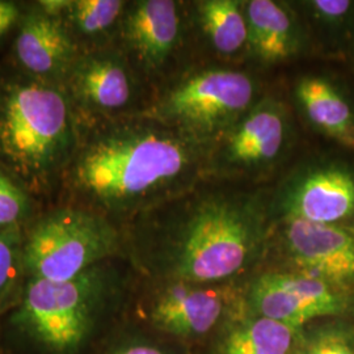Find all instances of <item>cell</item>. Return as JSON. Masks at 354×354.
<instances>
[{
  "label": "cell",
  "instance_id": "6da1fadb",
  "mask_svg": "<svg viewBox=\"0 0 354 354\" xmlns=\"http://www.w3.org/2000/svg\"><path fill=\"white\" fill-rule=\"evenodd\" d=\"M206 140L165 124H122L79 152L76 188L113 212H127L188 188L203 171Z\"/></svg>",
  "mask_w": 354,
  "mask_h": 354
},
{
  "label": "cell",
  "instance_id": "7a4b0ae2",
  "mask_svg": "<svg viewBox=\"0 0 354 354\" xmlns=\"http://www.w3.org/2000/svg\"><path fill=\"white\" fill-rule=\"evenodd\" d=\"M114 290V277L102 264L68 281L28 279L0 313V352L86 353Z\"/></svg>",
  "mask_w": 354,
  "mask_h": 354
},
{
  "label": "cell",
  "instance_id": "3957f363",
  "mask_svg": "<svg viewBox=\"0 0 354 354\" xmlns=\"http://www.w3.org/2000/svg\"><path fill=\"white\" fill-rule=\"evenodd\" d=\"M169 268L187 282L228 279L250 263L264 236V201L243 193H210L187 203Z\"/></svg>",
  "mask_w": 354,
  "mask_h": 354
},
{
  "label": "cell",
  "instance_id": "277c9868",
  "mask_svg": "<svg viewBox=\"0 0 354 354\" xmlns=\"http://www.w3.org/2000/svg\"><path fill=\"white\" fill-rule=\"evenodd\" d=\"M73 142L68 104L64 95L44 84L17 86L0 108V152L28 175L58 165Z\"/></svg>",
  "mask_w": 354,
  "mask_h": 354
},
{
  "label": "cell",
  "instance_id": "5b68a950",
  "mask_svg": "<svg viewBox=\"0 0 354 354\" xmlns=\"http://www.w3.org/2000/svg\"><path fill=\"white\" fill-rule=\"evenodd\" d=\"M118 250V234L102 215L62 209L42 218L21 248L28 279L68 281Z\"/></svg>",
  "mask_w": 354,
  "mask_h": 354
},
{
  "label": "cell",
  "instance_id": "8992f818",
  "mask_svg": "<svg viewBox=\"0 0 354 354\" xmlns=\"http://www.w3.org/2000/svg\"><path fill=\"white\" fill-rule=\"evenodd\" d=\"M256 83L236 70L209 68L181 80L171 89L159 114L168 127L207 140L227 131L253 105Z\"/></svg>",
  "mask_w": 354,
  "mask_h": 354
},
{
  "label": "cell",
  "instance_id": "52a82bcc",
  "mask_svg": "<svg viewBox=\"0 0 354 354\" xmlns=\"http://www.w3.org/2000/svg\"><path fill=\"white\" fill-rule=\"evenodd\" d=\"M289 133L285 109L272 99L256 102L223 133L219 163L232 172H254L273 165Z\"/></svg>",
  "mask_w": 354,
  "mask_h": 354
},
{
  "label": "cell",
  "instance_id": "ba28073f",
  "mask_svg": "<svg viewBox=\"0 0 354 354\" xmlns=\"http://www.w3.org/2000/svg\"><path fill=\"white\" fill-rule=\"evenodd\" d=\"M251 299L263 317L295 329L311 319L336 315L342 308L330 285L304 273L264 274L253 283Z\"/></svg>",
  "mask_w": 354,
  "mask_h": 354
},
{
  "label": "cell",
  "instance_id": "9c48e42d",
  "mask_svg": "<svg viewBox=\"0 0 354 354\" xmlns=\"http://www.w3.org/2000/svg\"><path fill=\"white\" fill-rule=\"evenodd\" d=\"M286 219L335 225L354 214V174L340 165H319L299 174L281 194Z\"/></svg>",
  "mask_w": 354,
  "mask_h": 354
},
{
  "label": "cell",
  "instance_id": "30bf717a",
  "mask_svg": "<svg viewBox=\"0 0 354 354\" xmlns=\"http://www.w3.org/2000/svg\"><path fill=\"white\" fill-rule=\"evenodd\" d=\"M286 243L304 274L342 285L354 279V238L335 225L288 219Z\"/></svg>",
  "mask_w": 354,
  "mask_h": 354
},
{
  "label": "cell",
  "instance_id": "8fae6325",
  "mask_svg": "<svg viewBox=\"0 0 354 354\" xmlns=\"http://www.w3.org/2000/svg\"><path fill=\"white\" fill-rule=\"evenodd\" d=\"M124 35L127 45L147 68L156 70L176 50L181 17L176 1L142 0L127 15Z\"/></svg>",
  "mask_w": 354,
  "mask_h": 354
},
{
  "label": "cell",
  "instance_id": "7c38bea8",
  "mask_svg": "<svg viewBox=\"0 0 354 354\" xmlns=\"http://www.w3.org/2000/svg\"><path fill=\"white\" fill-rule=\"evenodd\" d=\"M222 314V299L213 290L177 283L163 291L152 306L155 327L177 336L200 335L212 328Z\"/></svg>",
  "mask_w": 354,
  "mask_h": 354
},
{
  "label": "cell",
  "instance_id": "4fadbf2b",
  "mask_svg": "<svg viewBox=\"0 0 354 354\" xmlns=\"http://www.w3.org/2000/svg\"><path fill=\"white\" fill-rule=\"evenodd\" d=\"M244 11L248 46L261 62H283L299 51V29L288 8L272 0H251Z\"/></svg>",
  "mask_w": 354,
  "mask_h": 354
},
{
  "label": "cell",
  "instance_id": "5bb4252c",
  "mask_svg": "<svg viewBox=\"0 0 354 354\" xmlns=\"http://www.w3.org/2000/svg\"><path fill=\"white\" fill-rule=\"evenodd\" d=\"M76 97L95 111L113 112L131 100L133 83L122 59L97 54L77 64L73 76Z\"/></svg>",
  "mask_w": 354,
  "mask_h": 354
},
{
  "label": "cell",
  "instance_id": "9a60e30c",
  "mask_svg": "<svg viewBox=\"0 0 354 354\" xmlns=\"http://www.w3.org/2000/svg\"><path fill=\"white\" fill-rule=\"evenodd\" d=\"M70 36L53 16H29L16 39L19 61L33 74L53 75L66 68L73 58Z\"/></svg>",
  "mask_w": 354,
  "mask_h": 354
},
{
  "label": "cell",
  "instance_id": "2e32d148",
  "mask_svg": "<svg viewBox=\"0 0 354 354\" xmlns=\"http://www.w3.org/2000/svg\"><path fill=\"white\" fill-rule=\"evenodd\" d=\"M310 122L328 137L354 147V114L349 102L327 79L306 76L295 89Z\"/></svg>",
  "mask_w": 354,
  "mask_h": 354
},
{
  "label": "cell",
  "instance_id": "e0dca14e",
  "mask_svg": "<svg viewBox=\"0 0 354 354\" xmlns=\"http://www.w3.org/2000/svg\"><path fill=\"white\" fill-rule=\"evenodd\" d=\"M236 0H205L197 6L203 35L219 54L232 55L248 45L244 6Z\"/></svg>",
  "mask_w": 354,
  "mask_h": 354
},
{
  "label": "cell",
  "instance_id": "ac0fdd59",
  "mask_svg": "<svg viewBox=\"0 0 354 354\" xmlns=\"http://www.w3.org/2000/svg\"><path fill=\"white\" fill-rule=\"evenodd\" d=\"M295 330L261 317L231 332L223 344V354H289Z\"/></svg>",
  "mask_w": 354,
  "mask_h": 354
},
{
  "label": "cell",
  "instance_id": "d6986e66",
  "mask_svg": "<svg viewBox=\"0 0 354 354\" xmlns=\"http://www.w3.org/2000/svg\"><path fill=\"white\" fill-rule=\"evenodd\" d=\"M124 8L125 1L121 0H76L67 12L79 32L92 36L108 30Z\"/></svg>",
  "mask_w": 354,
  "mask_h": 354
},
{
  "label": "cell",
  "instance_id": "ffe728a7",
  "mask_svg": "<svg viewBox=\"0 0 354 354\" xmlns=\"http://www.w3.org/2000/svg\"><path fill=\"white\" fill-rule=\"evenodd\" d=\"M23 270L21 251L8 232L0 231V313L7 307L16 286L17 276Z\"/></svg>",
  "mask_w": 354,
  "mask_h": 354
},
{
  "label": "cell",
  "instance_id": "44dd1931",
  "mask_svg": "<svg viewBox=\"0 0 354 354\" xmlns=\"http://www.w3.org/2000/svg\"><path fill=\"white\" fill-rule=\"evenodd\" d=\"M28 212L26 194L0 171V228L15 227Z\"/></svg>",
  "mask_w": 354,
  "mask_h": 354
},
{
  "label": "cell",
  "instance_id": "7402d4cb",
  "mask_svg": "<svg viewBox=\"0 0 354 354\" xmlns=\"http://www.w3.org/2000/svg\"><path fill=\"white\" fill-rule=\"evenodd\" d=\"M302 354H354L353 339L345 329H319L308 337Z\"/></svg>",
  "mask_w": 354,
  "mask_h": 354
},
{
  "label": "cell",
  "instance_id": "603a6c76",
  "mask_svg": "<svg viewBox=\"0 0 354 354\" xmlns=\"http://www.w3.org/2000/svg\"><path fill=\"white\" fill-rule=\"evenodd\" d=\"M308 4L315 16L329 23L340 21L353 10V3L348 0H314Z\"/></svg>",
  "mask_w": 354,
  "mask_h": 354
},
{
  "label": "cell",
  "instance_id": "cb8c5ba5",
  "mask_svg": "<svg viewBox=\"0 0 354 354\" xmlns=\"http://www.w3.org/2000/svg\"><path fill=\"white\" fill-rule=\"evenodd\" d=\"M19 16V10L15 3L0 0V36L4 35Z\"/></svg>",
  "mask_w": 354,
  "mask_h": 354
},
{
  "label": "cell",
  "instance_id": "d4e9b609",
  "mask_svg": "<svg viewBox=\"0 0 354 354\" xmlns=\"http://www.w3.org/2000/svg\"><path fill=\"white\" fill-rule=\"evenodd\" d=\"M112 354H165L160 349L147 345V344H134L122 349H118Z\"/></svg>",
  "mask_w": 354,
  "mask_h": 354
},
{
  "label": "cell",
  "instance_id": "484cf974",
  "mask_svg": "<svg viewBox=\"0 0 354 354\" xmlns=\"http://www.w3.org/2000/svg\"><path fill=\"white\" fill-rule=\"evenodd\" d=\"M71 1H64V0H45L41 1V7L44 10V12L49 16H57L62 12L64 10H68L70 8Z\"/></svg>",
  "mask_w": 354,
  "mask_h": 354
}]
</instances>
